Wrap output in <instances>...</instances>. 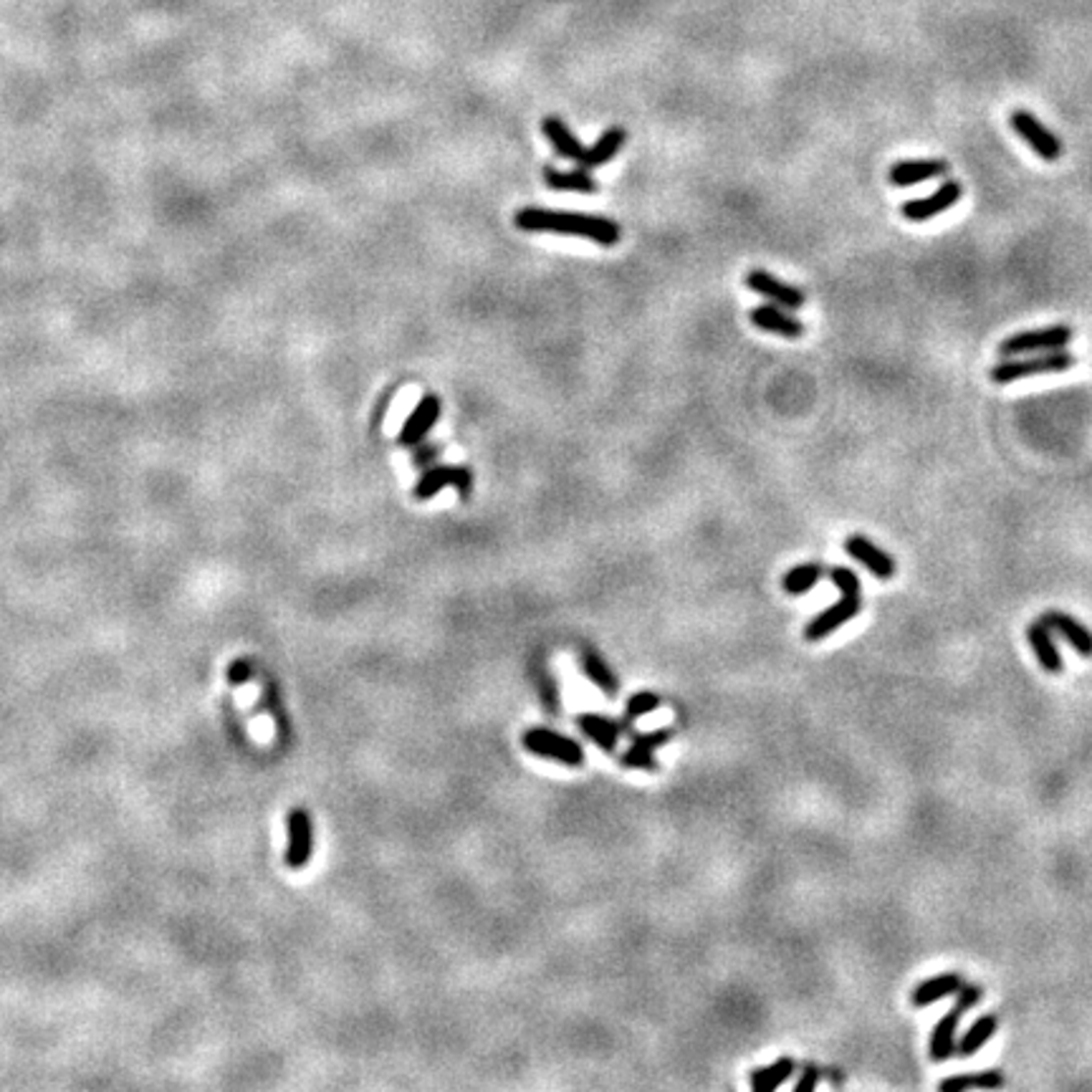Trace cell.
Returning <instances> with one entry per match:
<instances>
[{
	"label": "cell",
	"instance_id": "25",
	"mask_svg": "<svg viewBox=\"0 0 1092 1092\" xmlns=\"http://www.w3.org/2000/svg\"><path fill=\"white\" fill-rule=\"evenodd\" d=\"M825 574L827 572L822 564L807 561V564H797L791 572H786L784 579H781V587H784L786 595H807Z\"/></svg>",
	"mask_w": 1092,
	"mask_h": 1092
},
{
	"label": "cell",
	"instance_id": "6",
	"mask_svg": "<svg viewBox=\"0 0 1092 1092\" xmlns=\"http://www.w3.org/2000/svg\"><path fill=\"white\" fill-rule=\"evenodd\" d=\"M961 198H963V185L958 183V180L950 178L946 180V183H941V188L936 190V193H931V196L905 201L903 205H900V215H903L905 220H910V223H923V220H931L936 218V215L950 210V207L956 205Z\"/></svg>",
	"mask_w": 1092,
	"mask_h": 1092
},
{
	"label": "cell",
	"instance_id": "5",
	"mask_svg": "<svg viewBox=\"0 0 1092 1092\" xmlns=\"http://www.w3.org/2000/svg\"><path fill=\"white\" fill-rule=\"evenodd\" d=\"M1009 127L1021 137V143L1027 144L1037 157H1042L1045 162H1057L1064 154L1063 140L1055 135L1052 130H1047L1032 112L1027 109H1016L1009 117Z\"/></svg>",
	"mask_w": 1092,
	"mask_h": 1092
},
{
	"label": "cell",
	"instance_id": "16",
	"mask_svg": "<svg viewBox=\"0 0 1092 1092\" xmlns=\"http://www.w3.org/2000/svg\"><path fill=\"white\" fill-rule=\"evenodd\" d=\"M963 1011L958 1006L944 1014L939 1019V1024L933 1027L931 1042H928V1055L933 1063H946L950 1057L956 1055L958 1045V1021H961Z\"/></svg>",
	"mask_w": 1092,
	"mask_h": 1092
},
{
	"label": "cell",
	"instance_id": "15",
	"mask_svg": "<svg viewBox=\"0 0 1092 1092\" xmlns=\"http://www.w3.org/2000/svg\"><path fill=\"white\" fill-rule=\"evenodd\" d=\"M1027 640L1029 645H1032V653L1037 656L1039 665H1042V670L1050 675H1060L1064 670V658L1063 653H1060V648H1057V640H1055V632L1050 630V627L1045 625L1042 620L1037 622H1029L1027 625Z\"/></svg>",
	"mask_w": 1092,
	"mask_h": 1092
},
{
	"label": "cell",
	"instance_id": "30",
	"mask_svg": "<svg viewBox=\"0 0 1092 1092\" xmlns=\"http://www.w3.org/2000/svg\"><path fill=\"white\" fill-rule=\"evenodd\" d=\"M670 738H673V728H658V731L643 733V736L635 738V741H632V749H640V751H648V754H653L656 749L665 746Z\"/></svg>",
	"mask_w": 1092,
	"mask_h": 1092
},
{
	"label": "cell",
	"instance_id": "18",
	"mask_svg": "<svg viewBox=\"0 0 1092 1092\" xmlns=\"http://www.w3.org/2000/svg\"><path fill=\"white\" fill-rule=\"evenodd\" d=\"M961 986H963L961 976L948 971V974L933 976V979H926L923 984L915 986L913 994H910V1002H913V1006L923 1009V1006H931V1004L941 1002V999L950 997V994H956Z\"/></svg>",
	"mask_w": 1092,
	"mask_h": 1092
},
{
	"label": "cell",
	"instance_id": "8",
	"mask_svg": "<svg viewBox=\"0 0 1092 1092\" xmlns=\"http://www.w3.org/2000/svg\"><path fill=\"white\" fill-rule=\"evenodd\" d=\"M289 844H286L284 862L289 870H302L309 865L314 852V827L307 809H291L289 812Z\"/></svg>",
	"mask_w": 1092,
	"mask_h": 1092
},
{
	"label": "cell",
	"instance_id": "14",
	"mask_svg": "<svg viewBox=\"0 0 1092 1092\" xmlns=\"http://www.w3.org/2000/svg\"><path fill=\"white\" fill-rule=\"evenodd\" d=\"M1039 620L1045 622L1055 635H1060L1063 640H1067L1072 645V650L1082 658H1092V632L1082 625L1077 617L1063 612V609H1050Z\"/></svg>",
	"mask_w": 1092,
	"mask_h": 1092
},
{
	"label": "cell",
	"instance_id": "21",
	"mask_svg": "<svg viewBox=\"0 0 1092 1092\" xmlns=\"http://www.w3.org/2000/svg\"><path fill=\"white\" fill-rule=\"evenodd\" d=\"M997 1029H999V1016L997 1014L979 1016V1019H976L974 1024H971V1027H968L966 1032L961 1034V1039H958L956 1055L963 1057V1060H966V1057H974L976 1052H979L981 1047H984L986 1042H989V1039L997 1034Z\"/></svg>",
	"mask_w": 1092,
	"mask_h": 1092
},
{
	"label": "cell",
	"instance_id": "37",
	"mask_svg": "<svg viewBox=\"0 0 1092 1092\" xmlns=\"http://www.w3.org/2000/svg\"><path fill=\"white\" fill-rule=\"evenodd\" d=\"M974 1087V1080H971V1074H953V1077H948V1080H944L939 1085L941 1092H966Z\"/></svg>",
	"mask_w": 1092,
	"mask_h": 1092
},
{
	"label": "cell",
	"instance_id": "11",
	"mask_svg": "<svg viewBox=\"0 0 1092 1092\" xmlns=\"http://www.w3.org/2000/svg\"><path fill=\"white\" fill-rule=\"evenodd\" d=\"M440 410H443V405H440V397L437 395L420 397L418 408L410 413V418L405 420V426H402L400 435H397V443H400L402 448H415V445L423 443V440L428 437V432H431L432 426L437 423V418H440Z\"/></svg>",
	"mask_w": 1092,
	"mask_h": 1092
},
{
	"label": "cell",
	"instance_id": "24",
	"mask_svg": "<svg viewBox=\"0 0 1092 1092\" xmlns=\"http://www.w3.org/2000/svg\"><path fill=\"white\" fill-rule=\"evenodd\" d=\"M579 661H582V670H585L587 678H590L592 683H595L597 688L604 693V696H609V698L617 696V688H620V683H617V678H614V673L609 670L607 662H604L603 658L597 656V653H592V650H582Z\"/></svg>",
	"mask_w": 1092,
	"mask_h": 1092
},
{
	"label": "cell",
	"instance_id": "3",
	"mask_svg": "<svg viewBox=\"0 0 1092 1092\" xmlns=\"http://www.w3.org/2000/svg\"><path fill=\"white\" fill-rule=\"evenodd\" d=\"M1074 339V326L1052 324L1042 329H1029L1011 334L1002 339L997 347L999 357H1021V355H1042V352H1055L1064 349Z\"/></svg>",
	"mask_w": 1092,
	"mask_h": 1092
},
{
	"label": "cell",
	"instance_id": "31",
	"mask_svg": "<svg viewBox=\"0 0 1092 1092\" xmlns=\"http://www.w3.org/2000/svg\"><path fill=\"white\" fill-rule=\"evenodd\" d=\"M971 1080H974V1087H979V1090H999V1087L1006 1085V1077H1004L1002 1069H981V1072L971 1074Z\"/></svg>",
	"mask_w": 1092,
	"mask_h": 1092
},
{
	"label": "cell",
	"instance_id": "36",
	"mask_svg": "<svg viewBox=\"0 0 1092 1092\" xmlns=\"http://www.w3.org/2000/svg\"><path fill=\"white\" fill-rule=\"evenodd\" d=\"M251 675H254V667H251L249 661H236L228 667V683L231 685H243L246 680H251Z\"/></svg>",
	"mask_w": 1092,
	"mask_h": 1092
},
{
	"label": "cell",
	"instance_id": "32",
	"mask_svg": "<svg viewBox=\"0 0 1092 1092\" xmlns=\"http://www.w3.org/2000/svg\"><path fill=\"white\" fill-rule=\"evenodd\" d=\"M953 997H956V1006H958V1009H961L963 1014H966V1011H971V1009H974V1006H976V1004L981 1002V997H984V992H981V986H976V984H963L961 989H958V992L953 994Z\"/></svg>",
	"mask_w": 1092,
	"mask_h": 1092
},
{
	"label": "cell",
	"instance_id": "2",
	"mask_svg": "<svg viewBox=\"0 0 1092 1092\" xmlns=\"http://www.w3.org/2000/svg\"><path fill=\"white\" fill-rule=\"evenodd\" d=\"M1077 365V357L1072 352L1064 349H1055V352H1042V355H1021V357H1002L999 365H994L989 370V379L997 384H1011L1016 379L1037 377V374H1057L1067 373Z\"/></svg>",
	"mask_w": 1092,
	"mask_h": 1092
},
{
	"label": "cell",
	"instance_id": "27",
	"mask_svg": "<svg viewBox=\"0 0 1092 1092\" xmlns=\"http://www.w3.org/2000/svg\"><path fill=\"white\" fill-rule=\"evenodd\" d=\"M661 709V696L658 693H650V691H640L635 693V696L627 701V718H640V716H648L653 714V711Z\"/></svg>",
	"mask_w": 1092,
	"mask_h": 1092
},
{
	"label": "cell",
	"instance_id": "13",
	"mask_svg": "<svg viewBox=\"0 0 1092 1092\" xmlns=\"http://www.w3.org/2000/svg\"><path fill=\"white\" fill-rule=\"evenodd\" d=\"M751 324L756 329L769 331V334H776V337L784 339L804 337L802 321L797 316H791L789 309L776 307V304H762V307L751 309Z\"/></svg>",
	"mask_w": 1092,
	"mask_h": 1092
},
{
	"label": "cell",
	"instance_id": "35",
	"mask_svg": "<svg viewBox=\"0 0 1092 1092\" xmlns=\"http://www.w3.org/2000/svg\"><path fill=\"white\" fill-rule=\"evenodd\" d=\"M453 486H455V490H458V496L466 501V498L471 496V486H473L471 468H468V466H453Z\"/></svg>",
	"mask_w": 1092,
	"mask_h": 1092
},
{
	"label": "cell",
	"instance_id": "26",
	"mask_svg": "<svg viewBox=\"0 0 1092 1092\" xmlns=\"http://www.w3.org/2000/svg\"><path fill=\"white\" fill-rule=\"evenodd\" d=\"M445 486H453V466H431L423 471L420 481L415 484L413 496L418 501H428V498L437 496Z\"/></svg>",
	"mask_w": 1092,
	"mask_h": 1092
},
{
	"label": "cell",
	"instance_id": "7",
	"mask_svg": "<svg viewBox=\"0 0 1092 1092\" xmlns=\"http://www.w3.org/2000/svg\"><path fill=\"white\" fill-rule=\"evenodd\" d=\"M862 609V597L860 595H842L834 604L820 612L812 622H807L804 627V640L809 643H820V640L830 638L833 632H837L844 622L855 620Z\"/></svg>",
	"mask_w": 1092,
	"mask_h": 1092
},
{
	"label": "cell",
	"instance_id": "12",
	"mask_svg": "<svg viewBox=\"0 0 1092 1092\" xmlns=\"http://www.w3.org/2000/svg\"><path fill=\"white\" fill-rule=\"evenodd\" d=\"M844 551L852 556L855 561H860L862 567L868 569L870 574H875L878 579H892L897 572V564L888 551H883L878 544L870 542L862 534H852L844 539Z\"/></svg>",
	"mask_w": 1092,
	"mask_h": 1092
},
{
	"label": "cell",
	"instance_id": "34",
	"mask_svg": "<svg viewBox=\"0 0 1092 1092\" xmlns=\"http://www.w3.org/2000/svg\"><path fill=\"white\" fill-rule=\"evenodd\" d=\"M820 1085V1067L817 1064H804L799 1080L794 1082V1092H815Z\"/></svg>",
	"mask_w": 1092,
	"mask_h": 1092
},
{
	"label": "cell",
	"instance_id": "19",
	"mask_svg": "<svg viewBox=\"0 0 1092 1092\" xmlns=\"http://www.w3.org/2000/svg\"><path fill=\"white\" fill-rule=\"evenodd\" d=\"M577 726L582 728V733L590 736L592 741L604 751V754H612V751L617 749V738H620L622 733V723H617V720L604 718V716H597V714H582L577 718Z\"/></svg>",
	"mask_w": 1092,
	"mask_h": 1092
},
{
	"label": "cell",
	"instance_id": "20",
	"mask_svg": "<svg viewBox=\"0 0 1092 1092\" xmlns=\"http://www.w3.org/2000/svg\"><path fill=\"white\" fill-rule=\"evenodd\" d=\"M542 132L546 135V140H549L551 147H554V152L559 154L561 160L579 162V157L585 154V144L579 143L559 117H544Z\"/></svg>",
	"mask_w": 1092,
	"mask_h": 1092
},
{
	"label": "cell",
	"instance_id": "29",
	"mask_svg": "<svg viewBox=\"0 0 1092 1092\" xmlns=\"http://www.w3.org/2000/svg\"><path fill=\"white\" fill-rule=\"evenodd\" d=\"M620 764L625 769H638V772H658V762L653 759V754H648V751H640V749H627L625 754L620 756Z\"/></svg>",
	"mask_w": 1092,
	"mask_h": 1092
},
{
	"label": "cell",
	"instance_id": "33",
	"mask_svg": "<svg viewBox=\"0 0 1092 1092\" xmlns=\"http://www.w3.org/2000/svg\"><path fill=\"white\" fill-rule=\"evenodd\" d=\"M437 455H440V445H437V443L415 445V453H413L415 468H420V471H426V468L435 466Z\"/></svg>",
	"mask_w": 1092,
	"mask_h": 1092
},
{
	"label": "cell",
	"instance_id": "28",
	"mask_svg": "<svg viewBox=\"0 0 1092 1092\" xmlns=\"http://www.w3.org/2000/svg\"><path fill=\"white\" fill-rule=\"evenodd\" d=\"M827 577L833 579V585L837 587L839 595H860V577H857L850 567L837 564V567H833L830 572H827Z\"/></svg>",
	"mask_w": 1092,
	"mask_h": 1092
},
{
	"label": "cell",
	"instance_id": "1",
	"mask_svg": "<svg viewBox=\"0 0 1092 1092\" xmlns=\"http://www.w3.org/2000/svg\"><path fill=\"white\" fill-rule=\"evenodd\" d=\"M519 231L526 233H561V236L590 238L600 246H617L622 238L620 225L603 215L561 213V210H544V207H524L514 215Z\"/></svg>",
	"mask_w": 1092,
	"mask_h": 1092
},
{
	"label": "cell",
	"instance_id": "22",
	"mask_svg": "<svg viewBox=\"0 0 1092 1092\" xmlns=\"http://www.w3.org/2000/svg\"><path fill=\"white\" fill-rule=\"evenodd\" d=\"M544 183L549 185L551 190H567V193H597V180L592 178L590 170H585V167L572 172H561L556 167L546 165L544 167Z\"/></svg>",
	"mask_w": 1092,
	"mask_h": 1092
},
{
	"label": "cell",
	"instance_id": "9",
	"mask_svg": "<svg viewBox=\"0 0 1092 1092\" xmlns=\"http://www.w3.org/2000/svg\"><path fill=\"white\" fill-rule=\"evenodd\" d=\"M744 281L751 291L762 294L764 299H769V302L776 304V307L789 309V312L802 309L804 302H807V296H804L802 289L786 284V281L776 278L774 273L764 271V268H754V271H749Z\"/></svg>",
	"mask_w": 1092,
	"mask_h": 1092
},
{
	"label": "cell",
	"instance_id": "4",
	"mask_svg": "<svg viewBox=\"0 0 1092 1092\" xmlns=\"http://www.w3.org/2000/svg\"><path fill=\"white\" fill-rule=\"evenodd\" d=\"M521 744H524V749L529 751V754L542 756V759H551V762L567 764V767H582V764L587 762L585 749H582L579 741L564 736V733L551 731V728H542V726L529 728V731L521 736Z\"/></svg>",
	"mask_w": 1092,
	"mask_h": 1092
},
{
	"label": "cell",
	"instance_id": "17",
	"mask_svg": "<svg viewBox=\"0 0 1092 1092\" xmlns=\"http://www.w3.org/2000/svg\"><path fill=\"white\" fill-rule=\"evenodd\" d=\"M625 143H627V132L622 130V127H609V130H604L603 135H600V140H597L592 147L585 149V154L579 157V167L595 170V167L607 165L614 154L625 147Z\"/></svg>",
	"mask_w": 1092,
	"mask_h": 1092
},
{
	"label": "cell",
	"instance_id": "23",
	"mask_svg": "<svg viewBox=\"0 0 1092 1092\" xmlns=\"http://www.w3.org/2000/svg\"><path fill=\"white\" fill-rule=\"evenodd\" d=\"M794 1069H797L794 1060L781 1057V1060H776L774 1064L754 1069V1072H751V1087H754L756 1092H774L776 1087H781L786 1080H789L791 1074H794Z\"/></svg>",
	"mask_w": 1092,
	"mask_h": 1092
},
{
	"label": "cell",
	"instance_id": "10",
	"mask_svg": "<svg viewBox=\"0 0 1092 1092\" xmlns=\"http://www.w3.org/2000/svg\"><path fill=\"white\" fill-rule=\"evenodd\" d=\"M950 170L948 160L944 157H921V160H897L888 170V180L895 188H913L926 180L946 178Z\"/></svg>",
	"mask_w": 1092,
	"mask_h": 1092
}]
</instances>
